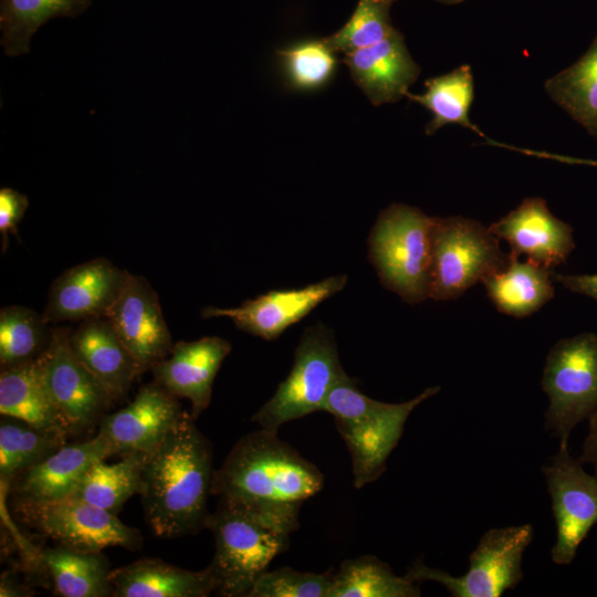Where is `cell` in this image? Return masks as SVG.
Here are the masks:
<instances>
[{
    "label": "cell",
    "instance_id": "1",
    "mask_svg": "<svg viewBox=\"0 0 597 597\" xmlns=\"http://www.w3.org/2000/svg\"><path fill=\"white\" fill-rule=\"evenodd\" d=\"M212 449L190 413L145 454L142 498L157 536L176 537L206 527L213 480Z\"/></svg>",
    "mask_w": 597,
    "mask_h": 597
},
{
    "label": "cell",
    "instance_id": "2",
    "mask_svg": "<svg viewBox=\"0 0 597 597\" xmlns=\"http://www.w3.org/2000/svg\"><path fill=\"white\" fill-rule=\"evenodd\" d=\"M324 475L277 432L264 428L243 436L220 469L211 494L251 509L298 507L321 491Z\"/></svg>",
    "mask_w": 597,
    "mask_h": 597
},
{
    "label": "cell",
    "instance_id": "3",
    "mask_svg": "<svg viewBox=\"0 0 597 597\" xmlns=\"http://www.w3.org/2000/svg\"><path fill=\"white\" fill-rule=\"evenodd\" d=\"M298 507L251 509L220 501L206 527L214 537L208 568L219 596L247 597L256 578L290 546Z\"/></svg>",
    "mask_w": 597,
    "mask_h": 597
},
{
    "label": "cell",
    "instance_id": "4",
    "mask_svg": "<svg viewBox=\"0 0 597 597\" xmlns=\"http://www.w3.org/2000/svg\"><path fill=\"white\" fill-rule=\"evenodd\" d=\"M439 390L438 386L429 387L408 401L388 404L364 395L348 375L333 387L323 411L333 415L348 449L356 489H362L383 474L409 415Z\"/></svg>",
    "mask_w": 597,
    "mask_h": 597
},
{
    "label": "cell",
    "instance_id": "5",
    "mask_svg": "<svg viewBox=\"0 0 597 597\" xmlns=\"http://www.w3.org/2000/svg\"><path fill=\"white\" fill-rule=\"evenodd\" d=\"M433 218L404 203L384 209L369 238V260L385 287L417 304L429 297Z\"/></svg>",
    "mask_w": 597,
    "mask_h": 597
},
{
    "label": "cell",
    "instance_id": "6",
    "mask_svg": "<svg viewBox=\"0 0 597 597\" xmlns=\"http://www.w3.org/2000/svg\"><path fill=\"white\" fill-rule=\"evenodd\" d=\"M481 222L463 218H433L429 297L452 300L503 269L510 253Z\"/></svg>",
    "mask_w": 597,
    "mask_h": 597
},
{
    "label": "cell",
    "instance_id": "7",
    "mask_svg": "<svg viewBox=\"0 0 597 597\" xmlns=\"http://www.w3.org/2000/svg\"><path fill=\"white\" fill-rule=\"evenodd\" d=\"M346 375L332 331L324 325L307 327L295 349L289 376L253 415L252 421L277 432L289 421L323 411L328 394Z\"/></svg>",
    "mask_w": 597,
    "mask_h": 597
},
{
    "label": "cell",
    "instance_id": "8",
    "mask_svg": "<svg viewBox=\"0 0 597 597\" xmlns=\"http://www.w3.org/2000/svg\"><path fill=\"white\" fill-rule=\"evenodd\" d=\"M546 428L567 444L572 430L597 410V335L582 333L549 349L542 377Z\"/></svg>",
    "mask_w": 597,
    "mask_h": 597
},
{
    "label": "cell",
    "instance_id": "9",
    "mask_svg": "<svg viewBox=\"0 0 597 597\" xmlns=\"http://www.w3.org/2000/svg\"><path fill=\"white\" fill-rule=\"evenodd\" d=\"M532 538L531 524L491 528L470 554L464 575L453 576L417 559L406 576L417 584L438 583L453 597H499L522 580L523 554Z\"/></svg>",
    "mask_w": 597,
    "mask_h": 597
},
{
    "label": "cell",
    "instance_id": "10",
    "mask_svg": "<svg viewBox=\"0 0 597 597\" xmlns=\"http://www.w3.org/2000/svg\"><path fill=\"white\" fill-rule=\"evenodd\" d=\"M19 512L39 532L74 549H136L142 544L139 531L124 524L116 514L72 498L52 502L22 500Z\"/></svg>",
    "mask_w": 597,
    "mask_h": 597
},
{
    "label": "cell",
    "instance_id": "11",
    "mask_svg": "<svg viewBox=\"0 0 597 597\" xmlns=\"http://www.w3.org/2000/svg\"><path fill=\"white\" fill-rule=\"evenodd\" d=\"M542 471L556 524L552 559L557 565H568L597 523V475L584 470L579 459L570 455L568 444H559Z\"/></svg>",
    "mask_w": 597,
    "mask_h": 597
},
{
    "label": "cell",
    "instance_id": "12",
    "mask_svg": "<svg viewBox=\"0 0 597 597\" xmlns=\"http://www.w3.org/2000/svg\"><path fill=\"white\" fill-rule=\"evenodd\" d=\"M70 331L52 327L50 343L36 362L52 402L74 434L97 421L112 399L74 354Z\"/></svg>",
    "mask_w": 597,
    "mask_h": 597
},
{
    "label": "cell",
    "instance_id": "13",
    "mask_svg": "<svg viewBox=\"0 0 597 597\" xmlns=\"http://www.w3.org/2000/svg\"><path fill=\"white\" fill-rule=\"evenodd\" d=\"M186 413L178 398L154 380L143 385L125 408L105 416L96 436L112 455L148 454Z\"/></svg>",
    "mask_w": 597,
    "mask_h": 597
},
{
    "label": "cell",
    "instance_id": "14",
    "mask_svg": "<svg viewBox=\"0 0 597 597\" xmlns=\"http://www.w3.org/2000/svg\"><path fill=\"white\" fill-rule=\"evenodd\" d=\"M105 317L142 374L165 359L174 347L159 297L140 275L128 274L121 295Z\"/></svg>",
    "mask_w": 597,
    "mask_h": 597
},
{
    "label": "cell",
    "instance_id": "15",
    "mask_svg": "<svg viewBox=\"0 0 597 597\" xmlns=\"http://www.w3.org/2000/svg\"><path fill=\"white\" fill-rule=\"evenodd\" d=\"M346 275H335L301 289L272 290L238 307L206 306L203 318L228 317L234 325L265 341L277 338L287 327L308 315L318 304L342 291Z\"/></svg>",
    "mask_w": 597,
    "mask_h": 597
},
{
    "label": "cell",
    "instance_id": "16",
    "mask_svg": "<svg viewBox=\"0 0 597 597\" xmlns=\"http://www.w3.org/2000/svg\"><path fill=\"white\" fill-rule=\"evenodd\" d=\"M128 274L105 258L65 270L50 287L42 313L44 322L50 325L105 316L121 295Z\"/></svg>",
    "mask_w": 597,
    "mask_h": 597
},
{
    "label": "cell",
    "instance_id": "17",
    "mask_svg": "<svg viewBox=\"0 0 597 597\" xmlns=\"http://www.w3.org/2000/svg\"><path fill=\"white\" fill-rule=\"evenodd\" d=\"M489 228L510 244V254H524L547 269L565 262L575 248L573 228L556 218L538 197L524 199Z\"/></svg>",
    "mask_w": 597,
    "mask_h": 597
},
{
    "label": "cell",
    "instance_id": "18",
    "mask_svg": "<svg viewBox=\"0 0 597 597\" xmlns=\"http://www.w3.org/2000/svg\"><path fill=\"white\" fill-rule=\"evenodd\" d=\"M230 352V342L219 336L180 341L150 370L156 383L191 404L190 415L196 420L208 408L214 377Z\"/></svg>",
    "mask_w": 597,
    "mask_h": 597
},
{
    "label": "cell",
    "instance_id": "19",
    "mask_svg": "<svg viewBox=\"0 0 597 597\" xmlns=\"http://www.w3.org/2000/svg\"><path fill=\"white\" fill-rule=\"evenodd\" d=\"M350 76L374 105L407 96L420 73L402 34L394 30L383 40L344 55Z\"/></svg>",
    "mask_w": 597,
    "mask_h": 597
},
{
    "label": "cell",
    "instance_id": "20",
    "mask_svg": "<svg viewBox=\"0 0 597 597\" xmlns=\"http://www.w3.org/2000/svg\"><path fill=\"white\" fill-rule=\"evenodd\" d=\"M70 345L111 399L125 395L142 373L105 316L82 321L70 331Z\"/></svg>",
    "mask_w": 597,
    "mask_h": 597
},
{
    "label": "cell",
    "instance_id": "21",
    "mask_svg": "<svg viewBox=\"0 0 597 597\" xmlns=\"http://www.w3.org/2000/svg\"><path fill=\"white\" fill-rule=\"evenodd\" d=\"M112 453L97 436L71 446H62L41 462L22 472L17 491L22 500L52 502L69 498L87 470Z\"/></svg>",
    "mask_w": 597,
    "mask_h": 597
},
{
    "label": "cell",
    "instance_id": "22",
    "mask_svg": "<svg viewBox=\"0 0 597 597\" xmlns=\"http://www.w3.org/2000/svg\"><path fill=\"white\" fill-rule=\"evenodd\" d=\"M114 597H206L217 591L208 567L195 572L157 558H143L111 570Z\"/></svg>",
    "mask_w": 597,
    "mask_h": 597
},
{
    "label": "cell",
    "instance_id": "23",
    "mask_svg": "<svg viewBox=\"0 0 597 597\" xmlns=\"http://www.w3.org/2000/svg\"><path fill=\"white\" fill-rule=\"evenodd\" d=\"M0 413L21 420L64 444L71 433L44 387L36 358L1 369Z\"/></svg>",
    "mask_w": 597,
    "mask_h": 597
},
{
    "label": "cell",
    "instance_id": "24",
    "mask_svg": "<svg viewBox=\"0 0 597 597\" xmlns=\"http://www.w3.org/2000/svg\"><path fill=\"white\" fill-rule=\"evenodd\" d=\"M551 269L510 254L506 265L482 283L495 307L514 317H525L554 296Z\"/></svg>",
    "mask_w": 597,
    "mask_h": 597
},
{
    "label": "cell",
    "instance_id": "25",
    "mask_svg": "<svg viewBox=\"0 0 597 597\" xmlns=\"http://www.w3.org/2000/svg\"><path fill=\"white\" fill-rule=\"evenodd\" d=\"M54 591L63 597L112 596L111 569L102 552H85L64 545L48 548L40 555Z\"/></svg>",
    "mask_w": 597,
    "mask_h": 597
},
{
    "label": "cell",
    "instance_id": "26",
    "mask_svg": "<svg viewBox=\"0 0 597 597\" xmlns=\"http://www.w3.org/2000/svg\"><path fill=\"white\" fill-rule=\"evenodd\" d=\"M92 0H0V43L7 56L30 51L33 34L49 20L75 18L91 6Z\"/></svg>",
    "mask_w": 597,
    "mask_h": 597
},
{
    "label": "cell",
    "instance_id": "27",
    "mask_svg": "<svg viewBox=\"0 0 597 597\" xmlns=\"http://www.w3.org/2000/svg\"><path fill=\"white\" fill-rule=\"evenodd\" d=\"M549 97L597 137V35L570 66L545 82Z\"/></svg>",
    "mask_w": 597,
    "mask_h": 597
},
{
    "label": "cell",
    "instance_id": "28",
    "mask_svg": "<svg viewBox=\"0 0 597 597\" xmlns=\"http://www.w3.org/2000/svg\"><path fill=\"white\" fill-rule=\"evenodd\" d=\"M145 454L122 455L115 463L95 462L69 496L116 514L134 494H139Z\"/></svg>",
    "mask_w": 597,
    "mask_h": 597
},
{
    "label": "cell",
    "instance_id": "29",
    "mask_svg": "<svg viewBox=\"0 0 597 597\" xmlns=\"http://www.w3.org/2000/svg\"><path fill=\"white\" fill-rule=\"evenodd\" d=\"M425 85L426 91L422 94L409 92L407 97L432 114L431 121L426 126L428 135L447 124H459L489 139L469 118L473 100V76L470 65L464 64L447 74L428 78Z\"/></svg>",
    "mask_w": 597,
    "mask_h": 597
},
{
    "label": "cell",
    "instance_id": "30",
    "mask_svg": "<svg viewBox=\"0 0 597 597\" xmlns=\"http://www.w3.org/2000/svg\"><path fill=\"white\" fill-rule=\"evenodd\" d=\"M419 584L373 555L344 561L333 573L328 597H419Z\"/></svg>",
    "mask_w": 597,
    "mask_h": 597
},
{
    "label": "cell",
    "instance_id": "31",
    "mask_svg": "<svg viewBox=\"0 0 597 597\" xmlns=\"http://www.w3.org/2000/svg\"><path fill=\"white\" fill-rule=\"evenodd\" d=\"M51 328L42 314L27 306H4L0 310L1 369L38 358L48 347Z\"/></svg>",
    "mask_w": 597,
    "mask_h": 597
},
{
    "label": "cell",
    "instance_id": "32",
    "mask_svg": "<svg viewBox=\"0 0 597 597\" xmlns=\"http://www.w3.org/2000/svg\"><path fill=\"white\" fill-rule=\"evenodd\" d=\"M0 426V474L7 482L64 446L30 425L11 418Z\"/></svg>",
    "mask_w": 597,
    "mask_h": 597
},
{
    "label": "cell",
    "instance_id": "33",
    "mask_svg": "<svg viewBox=\"0 0 597 597\" xmlns=\"http://www.w3.org/2000/svg\"><path fill=\"white\" fill-rule=\"evenodd\" d=\"M335 51L325 39L308 40L277 51L287 82L297 90L325 85L336 69Z\"/></svg>",
    "mask_w": 597,
    "mask_h": 597
},
{
    "label": "cell",
    "instance_id": "34",
    "mask_svg": "<svg viewBox=\"0 0 597 597\" xmlns=\"http://www.w3.org/2000/svg\"><path fill=\"white\" fill-rule=\"evenodd\" d=\"M392 2L358 0L350 19L338 31L325 38V41L335 52L344 55L379 42L394 30L389 17Z\"/></svg>",
    "mask_w": 597,
    "mask_h": 597
},
{
    "label": "cell",
    "instance_id": "35",
    "mask_svg": "<svg viewBox=\"0 0 597 597\" xmlns=\"http://www.w3.org/2000/svg\"><path fill=\"white\" fill-rule=\"evenodd\" d=\"M333 573L298 572L289 566L265 570L247 597H328Z\"/></svg>",
    "mask_w": 597,
    "mask_h": 597
},
{
    "label": "cell",
    "instance_id": "36",
    "mask_svg": "<svg viewBox=\"0 0 597 597\" xmlns=\"http://www.w3.org/2000/svg\"><path fill=\"white\" fill-rule=\"evenodd\" d=\"M29 206L27 195L9 187L0 189V233L3 251L8 245L9 234H17L18 226Z\"/></svg>",
    "mask_w": 597,
    "mask_h": 597
},
{
    "label": "cell",
    "instance_id": "37",
    "mask_svg": "<svg viewBox=\"0 0 597 597\" xmlns=\"http://www.w3.org/2000/svg\"><path fill=\"white\" fill-rule=\"evenodd\" d=\"M552 277L565 289L590 296L597 301V274H558L552 272Z\"/></svg>",
    "mask_w": 597,
    "mask_h": 597
},
{
    "label": "cell",
    "instance_id": "38",
    "mask_svg": "<svg viewBox=\"0 0 597 597\" xmlns=\"http://www.w3.org/2000/svg\"><path fill=\"white\" fill-rule=\"evenodd\" d=\"M578 459L583 464H591L597 475V410L589 417L588 434Z\"/></svg>",
    "mask_w": 597,
    "mask_h": 597
},
{
    "label": "cell",
    "instance_id": "39",
    "mask_svg": "<svg viewBox=\"0 0 597 597\" xmlns=\"http://www.w3.org/2000/svg\"><path fill=\"white\" fill-rule=\"evenodd\" d=\"M439 2H442V3H447V4H455V3H459L463 0H437Z\"/></svg>",
    "mask_w": 597,
    "mask_h": 597
},
{
    "label": "cell",
    "instance_id": "40",
    "mask_svg": "<svg viewBox=\"0 0 597 597\" xmlns=\"http://www.w3.org/2000/svg\"><path fill=\"white\" fill-rule=\"evenodd\" d=\"M392 1H395V0H392Z\"/></svg>",
    "mask_w": 597,
    "mask_h": 597
}]
</instances>
